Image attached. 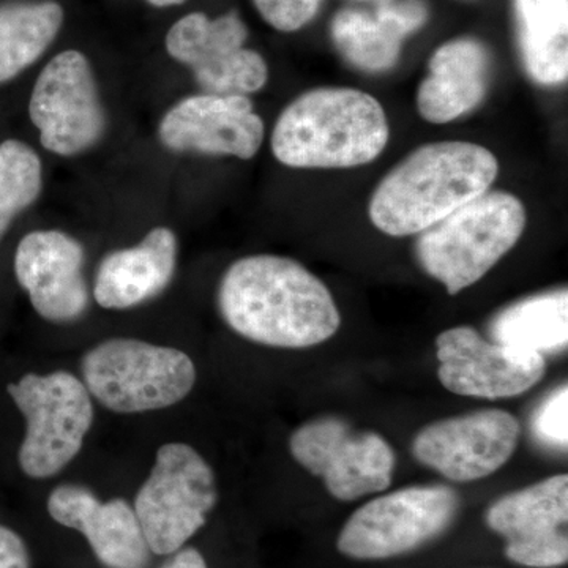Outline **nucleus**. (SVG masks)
<instances>
[{
    "label": "nucleus",
    "mask_w": 568,
    "mask_h": 568,
    "mask_svg": "<svg viewBox=\"0 0 568 568\" xmlns=\"http://www.w3.org/2000/svg\"><path fill=\"white\" fill-rule=\"evenodd\" d=\"M491 342L523 353L558 354L568 345V293L551 291L506 306L488 324Z\"/></svg>",
    "instance_id": "412c9836"
},
{
    "label": "nucleus",
    "mask_w": 568,
    "mask_h": 568,
    "mask_svg": "<svg viewBox=\"0 0 568 568\" xmlns=\"http://www.w3.org/2000/svg\"><path fill=\"white\" fill-rule=\"evenodd\" d=\"M488 77L489 55L478 41H448L429 61V74L418 88V112L436 125L454 122L485 99Z\"/></svg>",
    "instance_id": "aec40b11"
},
{
    "label": "nucleus",
    "mask_w": 568,
    "mask_h": 568,
    "mask_svg": "<svg viewBox=\"0 0 568 568\" xmlns=\"http://www.w3.org/2000/svg\"><path fill=\"white\" fill-rule=\"evenodd\" d=\"M29 115L44 149L62 156L91 149L106 119L91 63L80 51L55 55L33 85Z\"/></svg>",
    "instance_id": "9d476101"
},
{
    "label": "nucleus",
    "mask_w": 568,
    "mask_h": 568,
    "mask_svg": "<svg viewBox=\"0 0 568 568\" xmlns=\"http://www.w3.org/2000/svg\"><path fill=\"white\" fill-rule=\"evenodd\" d=\"M178 237L155 227L132 248L108 254L99 265L93 298L106 310H129L152 301L173 282Z\"/></svg>",
    "instance_id": "a211bd4d"
},
{
    "label": "nucleus",
    "mask_w": 568,
    "mask_h": 568,
    "mask_svg": "<svg viewBox=\"0 0 568 568\" xmlns=\"http://www.w3.org/2000/svg\"><path fill=\"white\" fill-rule=\"evenodd\" d=\"M159 133L171 151L250 160L263 144L264 122L245 95L201 93L171 108Z\"/></svg>",
    "instance_id": "dca6fc26"
},
{
    "label": "nucleus",
    "mask_w": 568,
    "mask_h": 568,
    "mask_svg": "<svg viewBox=\"0 0 568 568\" xmlns=\"http://www.w3.org/2000/svg\"><path fill=\"white\" fill-rule=\"evenodd\" d=\"M499 163L487 148L465 141L422 145L381 181L369 201V220L381 233H424L487 193Z\"/></svg>",
    "instance_id": "f03ea898"
},
{
    "label": "nucleus",
    "mask_w": 568,
    "mask_h": 568,
    "mask_svg": "<svg viewBox=\"0 0 568 568\" xmlns=\"http://www.w3.org/2000/svg\"><path fill=\"white\" fill-rule=\"evenodd\" d=\"M521 425L504 409H481L424 426L413 440L420 465L455 484L497 473L517 450Z\"/></svg>",
    "instance_id": "f8f14e48"
},
{
    "label": "nucleus",
    "mask_w": 568,
    "mask_h": 568,
    "mask_svg": "<svg viewBox=\"0 0 568 568\" xmlns=\"http://www.w3.org/2000/svg\"><path fill=\"white\" fill-rule=\"evenodd\" d=\"M84 248L61 231H33L14 253V275L33 310L52 324H70L88 312Z\"/></svg>",
    "instance_id": "2eb2a0df"
},
{
    "label": "nucleus",
    "mask_w": 568,
    "mask_h": 568,
    "mask_svg": "<svg viewBox=\"0 0 568 568\" xmlns=\"http://www.w3.org/2000/svg\"><path fill=\"white\" fill-rule=\"evenodd\" d=\"M62 22V6L54 0L0 7V84L32 65L55 40Z\"/></svg>",
    "instance_id": "5701e85b"
},
{
    "label": "nucleus",
    "mask_w": 568,
    "mask_h": 568,
    "mask_svg": "<svg viewBox=\"0 0 568 568\" xmlns=\"http://www.w3.org/2000/svg\"><path fill=\"white\" fill-rule=\"evenodd\" d=\"M7 392L26 420L18 463L31 478H51L80 455L93 425L92 396L73 373H28Z\"/></svg>",
    "instance_id": "423d86ee"
},
{
    "label": "nucleus",
    "mask_w": 568,
    "mask_h": 568,
    "mask_svg": "<svg viewBox=\"0 0 568 568\" xmlns=\"http://www.w3.org/2000/svg\"><path fill=\"white\" fill-rule=\"evenodd\" d=\"M428 18L422 0H384L375 13L346 9L332 22L338 51L358 69L384 71L399 58L403 40L418 31Z\"/></svg>",
    "instance_id": "6ab92c4d"
},
{
    "label": "nucleus",
    "mask_w": 568,
    "mask_h": 568,
    "mask_svg": "<svg viewBox=\"0 0 568 568\" xmlns=\"http://www.w3.org/2000/svg\"><path fill=\"white\" fill-rule=\"evenodd\" d=\"M216 504L212 466L190 444L168 443L156 452L133 508L152 555L171 556L204 528Z\"/></svg>",
    "instance_id": "0eeeda50"
},
{
    "label": "nucleus",
    "mask_w": 568,
    "mask_h": 568,
    "mask_svg": "<svg viewBox=\"0 0 568 568\" xmlns=\"http://www.w3.org/2000/svg\"><path fill=\"white\" fill-rule=\"evenodd\" d=\"M216 304L235 334L278 349L321 345L342 325L328 287L305 265L275 254H254L231 264Z\"/></svg>",
    "instance_id": "f257e3e1"
},
{
    "label": "nucleus",
    "mask_w": 568,
    "mask_h": 568,
    "mask_svg": "<svg viewBox=\"0 0 568 568\" xmlns=\"http://www.w3.org/2000/svg\"><path fill=\"white\" fill-rule=\"evenodd\" d=\"M81 381L111 413L142 414L183 402L196 384V366L175 347L110 338L82 355Z\"/></svg>",
    "instance_id": "39448f33"
},
{
    "label": "nucleus",
    "mask_w": 568,
    "mask_h": 568,
    "mask_svg": "<svg viewBox=\"0 0 568 568\" xmlns=\"http://www.w3.org/2000/svg\"><path fill=\"white\" fill-rule=\"evenodd\" d=\"M47 507L52 521L85 537L104 567L151 566L152 551L129 500L114 497L102 503L92 489L63 484L52 489Z\"/></svg>",
    "instance_id": "f3484780"
},
{
    "label": "nucleus",
    "mask_w": 568,
    "mask_h": 568,
    "mask_svg": "<svg viewBox=\"0 0 568 568\" xmlns=\"http://www.w3.org/2000/svg\"><path fill=\"white\" fill-rule=\"evenodd\" d=\"M0 568H32L28 545L20 534L0 525Z\"/></svg>",
    "instance_id": "bb28decb"
},
{
    "label": "nucleus",
    "mask_w": 568,
    "mask_h": 568,
    "mask_svg": "<svg viewBox=\"0 0 568 568\" xmlns=\"http://www.w3.org/2000/svg\"><path fill=\"white\" fill-rule=\"evenodd\" d=\"M41 162L24 142L7 140L0 144V239L18 213L36 203L43 185Z\"/></svg>",
    "instance_id": "b1692460"
},
{
    "label": "nucleus",
    "mask_w": 568,
    "mask_h": 568,
    "mask_svg": "<svg viewBox=\"0 0 568 568\" xmlns=\"http://www.w3.org/2000/svg\"><path fill=\"white\" fill-rule=\"evenodd\" d=\"M267 24L276 31L294 32L315 18L321 0H253Z\"/></svg>",
    "instance_id": "a878e982"
},
{
    "label": "nucleus",
    "mask_w": 568,
    "mask_h": 568,
    "mask_svg": "<svg viewBox=\"0 0 568 568\" xmlns=\"http://www.w3.org/2000/svg\"><path fill=\"white\" fill-rule=\"evenodd\" d=\"M526 222L525 205L514 194H480L418 235V264L457 295L480 282L518 244Z\"/></svg>",
    "instance_id": "20e7f679"
},
{
    "label": "nucleus",
    "mask_w": 568,
    "mask_h": 568,
    "mask_svg": "<svg viewBox=\"0 0 568 568\" xmlns=\"http://www.w3.org/2000/svg\"><path fill=\"white\" fill-rule=\"evenodd\" d=\"M160 568H211L204 556L193 547H183L170 556Z\"/></svg>",
    "instance_id": "cd10ccee"
},
{
    "label": "nucleus",
    "mask_w": 568,
    "mask_h": 568,
    "mask_svg": "<svg viewBox=\"0 0 568 568\" xmlns=\"http://www.w3.org/2000/svg\"><path fill=\"white\" fill-rule=\"evenodd\" d=\"M437 377L448 392L473 398L504 399L526 394L547 375V357L523 353L484 338L467 325L436 338Z\"/></svg>",
    "instance_id": "ddd939ff"
},
{
    "label": "nucleus",
    "mask_w": 568,
    "mask_h": 568,
    "mask_svg": "<svg viewBox=\"0 0 568 568\" xmlns=\"http://www.w3.org/2000/svg\"><path fill=\"white\" fill-rule=\"evenodd\" d=\"M375 2H384V0H375Z\"/></svg>",
    "instance_id": "c756f323"
},
{
    "label": "nucleus",
    "mask_w": 568,
    "mask_h": 568,
    "mask_svg": "<svg viewBox=\"0 0 568 568\" xmlns=\"http://www.w3.org/2000/svg\"><path fill=\"white\" fill-rule=\"evenodd\" d=\"M519 50L534 81L556 85L568 77V0H515Z\"/></svg>",
    "instance_id": "4be33fe9"
},
{
    "label": "nucleus",
    "mask_w": 568,
    "mask_h": 568,
    "mask_svg": "<svg viewBox=\"0 0 568 568\" xmlns=\"http://www.w3.org/2000/svg\"><path fill=\"white\" fill-rule=\"evenodd\" d=\"M485 525L506 540L508 560L529 568L566 566L568 476L544 478L495 500Z\"/></svg>",
    "instance_id": "4468645a"
},
{
    "label": "nucleus",
    "mask_w": 568,
    "mask_h": 568,
    "mask_svg": "<svg viewBox=\"0 0 568 568\" xmlns=\"http://www.w3.org/2000/svg\"><path fill=\"white\" fill-rule=\"evenodd\" d=\"M462 499L447 485L396 489L357 508L336 538V549L355 560H384L416 551L447 532Z\"/></svg>",
    "instance_id": "6e6552de"
},
{
    "label": "nucleus",
    "mask_w": 568,
    "mask_h": 568,
    "mask_svg": "<svg viewBox=\"0 0 568 568\" xmlns=\"http://www.w3.org/2000/svg\"><path fill=\"white\" fill-rule=\"evenodd\" d=\"M290 452L343 503L386 491L394 478L396 455L386 437L357 432L342 417H317L298 426L290 437Z\"/></svg>",
    "instance_id": "1a4fd4ad"
},
{
    "label": "nucleus",
    "mask_w": 568,
    "mask_h": 568,
    "mask_svg": "<svg viewBox=\"0 0 568 568\" xmlns=\"http://www.w3.org/2000/svg\"><path fill=\"white\" fill-rule=\"evenodd\" d=\"M148 2L153 7L164 9V7L181 6V3L185 2V0H148Z\"/></svg>",
    "instance_id": "c85d7f7f"
},
{
    "label": "nucleus",
    "mask_w": 568,
    "mask_h": 568,
    "mask_svg": "<svg viewBox=\"0 0 568 568\" xmlns=\"http://www.w3.org/2000/svg\"><path fill=\"white\" fill-rule=\"evenodd\" d=\"M383 104L349 88H321L284 108L272 133V152L284 166L346 170L372 163L388 142Z\"/></svg>",
    "instance_id": "7ed1b4c3"
},
{
    "label": "nucleus",
    "mask_w": 568,
    "mask_h": 568,
    "mask_svg": "<svg viewBox=\"0 0 568 568\" xmlns=\"http://www.w3.org/2000/svg\"><path fill=\"white\" fill-rule=\"evenodd\" d=\"M568 387L567 384L556 388L538 406L534 416V435L547 446L566 450L568 444Z\"/></svg>",
    "instance_id": "393cba45"
},
{
    "label": "nucleus",
    "mask_w": 568,
    "mask_h": 568,
    "mask_svg": "<svg viewBox=\"0 0 568 568\" xmlns=\"http://www.w3.org/2000/svg\"><path fill=\"white\" fill-rule=\"evenodd\" d=\"M246 37V26L235 11L215 20L190 13L166 33V51L193 70L204 93L246 97L268 80L263 55L244 48Z\"/></svg>",
    "instance_id": "9b49d317"
}]
</instances>
